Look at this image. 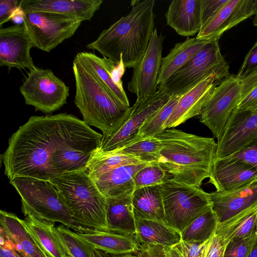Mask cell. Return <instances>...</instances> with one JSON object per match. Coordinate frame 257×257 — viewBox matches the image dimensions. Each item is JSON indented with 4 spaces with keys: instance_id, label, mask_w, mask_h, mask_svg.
Listing matches in <instances>:
<instances>
[{
    "instance_id": "cell-11",
    "label": "cell",
    "mask_w": 257,
    "mask_h": 257,
    "mask_svg": "<svg viewBox=\"0 0 257 257\" xmlns=\"http://www.w3.org/2000/svg\"><path fill=\"white\" fill-rule=\"evenodd\" d=\"M29 71L20 87L27 105L48 114L67 103L69 87L50 69L36 67Z\"/></svg>"
},
{
    "instance_id": "cell-13",
    "label": "cell",
    "mask_w": 257,
    "mask_h": 257,
    "mask_svg": "<svg viewBox=\"0 0 257 257\" xmlns=\"http://www.w3.org/2000/svg\"><path fill=\"white\" fill-rule=\"evenodd\" d=\"M164 36L155 28L147 50L139 64L134 68L127 89L140 100L158 91L157 80L162 59Z\"/></svg>"
},
{
    "instance_id": "cell-14",
    "label": "cell",
    "mask_w": 257,
    "mask_h": 257,
    "mask_svg": "<svg viewBox=\"0 0 257 257\" xmlns=\"http://www.w3.org/2000/svg\"><path fill=\"white\" fill-rule=\"evenodd\" d=\"M256 136L257 107L249 110H233L217 140L215 158L233 154Z\"/></svg>"
},
{
    "instance_id": "cell-42",
    "label": "cell",
    "mask_w": 257,
    "mask_h": 257,
    "mask_svg": "<svg viewBox=\"0 0 257 257\" xmlns=\"http://www.w3.org/2000/svg\"><path fill=\"white\" fill-rule=\"evenodd\" d=\"M206 241L198 242L181 240L173 247L182 257H202Z\"/></svg>"
},
{
    "instance_id": "cell-18",
    "label": "cell",
    "mask_w": 257,
    "mask_h": 257,
    "mask_svg": "<svg viewBox=\"0 0 257 257\" xmlns=\"http://www.w3.org/2000/svg\"><path fill=\"white\" fill-rule=\"evenodd\" d=\"M219 84L216 75L212 74L182 94L164 125L163 130L174 128L200 115L206 103Z\"/></svg>"
},
{
    "instance_id": "cell-29",
    "label": "cell",
    "mask_w": 257,
    "mask_h": 257,
    "mask_svg": "<svg viewBox=\"0 0 257 257\" xmlns=\"http://www.w3.org/2000/svg\"><path fill=\"white\" fill-rule=\"evenodd\" d=\"M21 221L33 238L50 257H68L54 231V222L27 216Z\"/></svg>"
},
{
    "instance_id": "cell-33",
    "label": "cell",
    "mask_w": 257,
    "mask_h": 257,
    "mask_svg": "<svg viewBox=\"0 0 257 257\" xmlns=\"http://www.w3.org/2000/svg\"><path fill=\"white\" fill-rule=\"evenodd\" d=\"M218 221L212 206L195 218L181 233V240L204 242L215 232Z\"/></svg>"
},
{
    "instance_id": "cell-25",
    "label": "cell",
    "mask_w": 257,
    "mask_h": 257,
    "mask_svg": "<svg viewBox=\"0 0 257 257\" xmlns=\"http://www.w3.org/2000/svg\"><path fill=\"white\" fill-rule=\"evenodd\" d=\"M135 236L139 248L160 245L172 247L181 241V233L165 222L135 218Z\"/></svg>"
},
{
    "instance_id": "cell-40",
    "label": "cell",
    "mask_w": 257,
    "mask_h": 257,
    "mask_svg": "<svg viewBox=\"0 0 257 257\" xmlns=\"http://www.w3.org/2000/svg\"><path fill=\"white\" fill-rule=\"evenodd\" d=\"M257 72V40L246 55L236 77L241 80Z\"/></svg>"
},
{
    "instance_id": "cell-12",
    "label": "cell",
    "mask_w": 257,
    "mask_h": 257,
    "mask_svg": "<svg viewBox=\"0 0 257 257\" xmlns=\"http://www.w3.org/2000/svg\"><path fill=\"white\" fill-rule=\"evenodd\" d=\"M242 89L241 81L230 74L215 87L202 110L200 121L217 140L241 99Z\"/></svg>"
},
{
    "instance_id": "cell-16",
    "label": "cell",
    "mask_w": 257,
    "mask_h": 257,
    "mask_svg": "<svg viewBox=\"0 0 257 257\" xmlns=\"http://www.w3.org/2000/svg\"><path fill=\"white\" fill-rule=\"evenodd\" d=\"M256 14L257 0H228L217 15L201 27L195 37L219 40L225 31Z\"/></svg>"
},
{
    "instance_id": "cell-36",
    "label": "cell",
    "mask_w": 257,
    "mask_h": 257,
    "mask_svg": "<svg viewBox=\"0 0 257 257\" xmlns=\"http://www.w3.org/2000/svg\"><path fill=\"white\" fill-rule=\"evenodd\" d=\"M182 95H172L169 101L155 113L141 127L140 138L154 137L163 131V126L171 115Z\"/></svg>"
},
{
    "instance_id": "cell-21",
    "label": "cell",
    "mask_w": 257,
    "mask_h": 257,
    "mask_svg": "<svg viewBox=\"0 0 257 257\" xmlns=\"http://www.w3.org/2000/svg\"><path fill=\"white\" fill-rule=\"evenodd\" d=\"M102 0H21L24 13L50 12L90 21L99 9Z\"/></svg>"
},
{
    "instance_id": "cell-5",
    "label": "cell",
    "mask_w": 257,
    "mask_h": 257,
    "mask_svg": "<svg viewBox=\"0 0 257 257\" xmlns=\"http://www.w3.org/2000/svg\"><path fill=\"white\" fill-rule=\"evenodd\" d=\"M50 181L63 194L76 222L87 228L109 231L106 198L86 170L65 173Z\"/></svg>"
},
{
    "instance_id": "cell-43",
    "label": "cell",
    "mask_w": 257,
    "mask_h": 257,
    "mask_svg": "<svg viewBox=\"0 0 257 257\" xmlns=\"http://www.w3.org/2000/svg\"><path fill=\"white\" fill-rule=\"evenodd\" d=\"M225 246L215 233L205 244L202 257H224Z\"/></svg>"
},
{
    "instance_id": "cell-46",
    "label": "cell",
    "mask_w": 257,
    "mask_h": 257,
    "mask_svg": "<svg viewBox=\"0 0 257 257\" xmlns=\"http://www.w3.org/2000/svg\"><path fill=\"white\" fill-rule=\"evenodd\" d=\"M135 253L139 257H166L164 246L160 245L140 247L138 251Z\"/></svg>"
},
{
    "instance_id": "cell-48",
    "label": "cell",
    "mask_w": 257,
    "mask_h": 257,
    "mask_svg": "<svg viewBox=\"0 0 257 257\" xmlns=\"http://www.w3.org/2000/svg\"><path fill=\"white\" fill-rule=\"evenodd\" d=\"M1 257H23L16 250L0 246Z\"/></svg>"
},
{
    "instance_id": "cell-34",
    "label": "cell",
    "mask_w": 257,
    "mask_h": 257,
    "mask_svg": "<svg viewBox=\"0 0 257 257\" xmlns=\"http://www.w3.org/2000/svg\"><path fill=\"white\" fill-rule=\"evenodd\" d=\"M161 142L155 136L140 138L114 151L134 156L143 162L158 163L161 159Z\"/></svg>"
},
{
    "instance_id": "cell-8",
    "label": "cell",
    "mask_w": 257,
    "mask_h": 257,
    "mask_svg": "<svg viewBox=\"0 0 257 257\" xmlns=\"http://www.w3.org/2000/svg\"><path fill=\"white\" fill-rule=\"evenodd\" d=\"M166 223L180 233L212 206L209 193L200 187L167 178L161 184Z\"/></svg>"
},
{
    "instance_id": "cell-1",
    "label": "cell",
    "mask_w": 257,
    "mask_h": 257,
    "mask_svg": "<svg viewBox=\"0 0 257 257\" xmlns=\"http://www.w3.org/2000/svg\"><path fill=\"white\" fill-rule=\"evenodd\" d=\"M91 130L83 120L67 113L31 116L11 135L1 155L5 175L10 180L56 178L55 164L61 152Z\"/></svg>"
},
{
    "instance_id": "cell-9",
    "label": "cell",
    "mask_w": 257,
    "mask_h": 257,
    "mask_svg": "<svg viewBox=\"0 0 257 257\" xmlns=\"http://www.w3.org/2000/svg\"><path fill=\"white\" fill-rule=\"evenodd\" d=\"M171 96L165 91L158 90L153 95L136 100L119 125L112 132L102 134L96 150L101 152L116 151L142 138L139 136L141 127Z\"/></svg>"
},
{
    "instance_id": "cell-4",
    "label": "cell",
    "mask_w": 257,
    "mask_h": 257,
    "mask_svg": "<svg viewBox=\"0 0 257 257\" xmlns=\"http://www.w3.org/2000/svg\"><path fill=\"white\" fill-rule=\"evenodd\" d=\"M72 69L76 92L74 103L83 121L103 134L115 130L130 108L111 93L76 56Z\"/></svg>"
},
{
    "instance_id": "cell-27",
    "label": "cell",
    "mask_w": 257,
    "mask_h": 257,
    "mask_svg": "<svg viewBox=\"0 0 257 257\" xmlns=\"http://www.w3.org/2000/svg\"><path fill=\"white\" fill-rule=\"evenodd\" d=\"M0 222L14 242L16 250L23 257H50L28 233L21 219L16 214L1 210Z\"/></svg>"
},
{
    "instance_id": "cell-2",
    "label": "cell",
    "mask_w": 257,
    "mask_h": 257,
    "mask_svg": "<svg viewBox=\"0 0 257 257\" xmlns=\"http://www.w3.org/2000/svg\"><path fill=\"white\" fill-rule=\"evenodd\" d=\"M155 0H144L86 46L124 68H134L148 48L154 30Z\"/></svg>"
},
{
    "instance_id": "cell-49",
    "label": "cell",
    "mask_w": 257,
    "mask_h": 257,
    "mask_svg": "<svg viewBox=\"0 0 257 257\" xmlns=\"http://www.w3.org/2000/svg\"><path fill=\"white\" fill-rule=\"evenodd\" d=\"M24 12L19 7L15 11L13 14L11 20L16 25H23Z\"/></svg>"
},
{
    "instance_id": "cell-55",
    "label": "cell",
    "mask_w": 257,
    "mask_h": 257,
    "mask_svg": "<svg viewBox=\"0 0 257 257\" xmlns=\"http://www.w3.org/2000/svg\"><path fill=\"white\" fill-rule=\"evenodd\" d=\"M256 231L257 232V217H256Z\"/></svg>"
},
{
    "instance_id": "cell-6",
    "label": "cell",
    "mask_w": 257,
    "mask_h": 257,
    "mask_svg": "<svg viewBox=\"0 0 257 257\" xmlns=\"http://www.w3.org/2000/svg\"><path fill=\"white\" fill-rule=\"evenodd\" d=\"M10 183L21 197L25 216L59 222L76 232L86 228L75 221L63 194L50 181L19 176L10 180Z\"/></svg>"
},
{
    "instance_id": "cell-41",
    "label": "cell",
    "mask_w": 257,
    "mask_h": 257,
    "mask_svg": "<svg viewBox=\"0 0 257 257\" xmlns=\"http://www.w3.org/2000/svg\"><path fill=\"white\" fill-rule=\"evenodd\" d=\"M227 1L201 0V27L213 18Z\"/></svg>"
},
{
    "instance_id": "cell-53",
    "label": "cell",
    "mask_w": 257,
    "mask_h": 257,
    "mask_svg": "<svg viewBox=\"0 0 257 257\" xmlns=\"http://www.w3.org/2000/svg\"><path fill=\"white\" fill-rule=\"evenodd\" d=\"M119 257H139V256L136 253H130V254L122 255Z\"/></svg>"
},
{
    "instance_id": "cell-54",
    "label": "cell",
    "mask_w": 257,
    "mask_h": 257,
    "mask_svg": "<svg viewBox=\"0 0 257 257\" xmlns=\"http://www.w3.org/2000/svg\"><path fill=\"white\" fill-rule=\"evenodd\" d=\"M253 25L257 27V15L254 16L253 20Z\"/></svg>"
},
{
    "instance_id": "cell-52",
    "label": "cell",
    "mask_w": 257,
    "mask_h": 257,
    "mask_svg": "<svg viewBox=\"0 0 257 257\" xmlns=\"http://www.w3.org/2000/svg\"><path fill=\"white\" fill-rule=\"evenodd\" d=\"M247 257H257V232L255 238Z\"/></svg>"
},
{
    "instance_id": "cell-22",
    "label": "cell",
    "mask_w": 257,
    "mask_h": 257,
    "mask_svg": "<svg viewBox=\"0 0 257 257\" xmlns=\"http://www.w3.org/2000/svg\"><path fill=\"white\" fill-rule=\"evenodd\" d=\"M150 163H151L122 166L90 178L106 198L132 196L136 190L135 176Z\"/></svg>"
},
{
    "instance_id": "cell-20",
    "label": "cell",
    "mask_w": 257,
    "mask_h": 257,
    "mask_svg": "<svg viewBox=\"0 0 257 257\" xmlns=\"http://www.w3.org/2000/svg\"><path fill=\"white\" fill-rule=\"evenodd\" d=\"M76 57L111 93L130 106L121 79L125 68L123 65L116 64L107 58L100 57L91 52H79Z\"/></svg>"
},
{
    "instance_id": "cell-45",
    "label": "cell",
    "mask_w": 257,
    "mask_h": 257,
    "mask_svg": "<svg viewBox=\"0 0 257 257\" xmlns=\"http://www.w3.org/2000/svg\"><path fill=\"white\" fill-rule=\"evenodd\" d=\"M21 1H0V28L3 24L11 20L13 14L19 7Z\"/></svg>"
},
{
    "instance_id": "cell-37",
    "label": "cell",
    "mask_w": 257,
    "mask_h": 257,
    "mask_svg": "<svg viewBox=\"0 0 257 257\" xmlns=\"http://www.w3.org/2000/svg\"><path fill=\"white\" fill-rule=\"evenodd\" d=\"M170 176L158 163H150L135 176L136 189L162 184Z\"/></svg>"
},
{
    "instance_id": "cell-15",
    "label": "cell",
    "mask_w": 257,
    "mask_h": 257,
    "mask_svg": "<svg viewBox=\"0 0 257 257\" xmlns=\"http://www.w3.org/2000/svg\"><path fill=\"white\" fill-rule=\"evenodd\" d=\"M35 46L23 25L0 29V66L18 69L35 68L30 50Z\"/></svg>"
},
{
    "instance_id": "cell-38",
    "label": "cell",
    "mask_w": 257,
    "mask_h": 257,
    "mask_svg": "<svg viewBox=\"0 0 257 257\" xmlns=\"http://www.w3.org/2000/svg\"><path fill=\"white\" fill-rule=\"evenodd\" d=\"M255 238L254 234L230 242L225 247L224 257H247Z\"/></svg>"
},
{
    "instance_id": "cell-56",
    "label": "cell",
    "mask_w": 257,
    "mask_h": 257,
    "mask_svg": "<svg viewBox=\"0 0 257 257\" xmlns=\"http://www.w3.org/2000/svg\"><path fill=\"white\" fill-rule=\"evenodd\" d=\"M68 255V257H73V256H71L70 255Z\"/></svg>"
},
{
    "instance_id": "cell-24",
    "label": "cell",
    "mask_w": 257,
    "mask_h": 257,
    "mask_svg": "<svg viewBox=\"0 0 257 257\" xmlns=\"http://www.w3.org/2000/svg\"><path fill=\"white\" fill-rule=\"evenodd\" d=\"M93 249H98L114 255L135 253L139 249L135 235L105 231L86 227L76 232Z\"/></svg>"
},
{
    "instance_id": "cell-32",
    "label": "cell",
    "mask_w": 257,
    "mask_h": 257,
    "mask_svg": "<svg viewBox=\"0 0 257 257\" xmlns=\"http://www.w3.org/2000/svg\"><path fill=\"white\" fill-rule=\"evenodd\" d=\"M141 163L144 162L133 156L115 151L101 152L96 150L88 162L86 171L89 176L92 177L122 166Z\"/></svg>"
},
{
    "instance_id": "cell-44",
    "label": "cell",
    "mask_w": 257,
    "mask_h": 257,
    "mask_svg": "<svg viewBox=\"0 0 257 257\" xmlns=\"http://www.w3.org/2000/svg\"><path fill=\"white\" fill-rule=\"evenodd\" d=\"M257 107V82L239 101L233 110L244 111Z\"/></svg>"
},
{
    "instance_id": "cell-23",
    "label": "cell",
    "mask_w": 257,
    "mask_h": 257,
    "mask_svg": "<svg viewBox=\"0 0 257 257\" xmlns=\"http://www.w3.org/2000/svg\"><path fill=\"white\" fill-rule=\"evenodd\" d=\"M167 25L182 36H194L201 24V0H173L165 13Z\"/></svg>"
},
{
    "instance_id": "cell-47",
    "label": "cell",
    "mask_w": 257,
    "mask_h": 257,
    "mask_svg": "<svg viewBox=\"0 0 257 257\" xmlns=\"http://www.w3.org/2000/svg\"><path fill=\"white\" fill-rule=\"evenodd\" d=\"M0 246L16 250L15 245L4 228H0Z\"/></svg>"
},
{
    "instance_id": "cell-50",
    "label": "cell",
    "mask_w": 257,
    "mask_h": 257,
    "mask_svg": "<svg viewBox=\"0 0 257 257\" xmlns=\"http://www.w3.org/2000/svg\"><path fill=\"white\" fill-rule=\"evenodd\" d=\"M164 251L166 257H182L173 246H164Z\"/></svg>"
},
{
    "instance_id": "cell-10",
    "label": "cell",
    "mask_w": 257,
    "mask_h": 257,
    "mask_svg": "<svg viewBox=\"0 0 257 257\" xmlns=\"http://www.w3.org/2000/svg\"><path fill=\"white\" fill-rule=\"evenodd\" d=\"M83 21L50 12L24 14L23 26L35 47L50 52L75 33Z\"/></svg>"
},
{
    "instance_id": "cell-28",
    "label": "cell",
    "mask_w": 257,
    "mask_h": 257,
    "mask_svg": "<svg viewBox=\"0 0 257 257\" xmlns=\"http://www.w3.org/2000/svg\"><path fill=\"white\" fill-rule=\"evenodd\" d=\"M132 202L135 218L165 222L161 184L136 189Z\"/></svg>"
},
{
    "instance_id": "cell-31",
    "label": "cell",
    "mask_w": 257,
    "mask_h": 257,
    "mask_svg": "<svg viewBox=\"0 0 257 257\" xmlns=\"http://www.w3.org/2000/svg\"><path fill=\"white\" fill-rule=\"evenodd\" d=\"M132 198V196L106 198L109 231L135 235L136 222Z\"/></svg>"
},
{
    "instance_id": "cell-35",
    "label": "cell",
    "mask_w": 257,
    "mask_h": 257,
    "mask_svg": "<svg viewBox=\"0 0 257 257\" xmlns=\"http://www.w3.org/2000/svg\"><path fill=\"white\" fill-rule=\"evenodd\" d=\"M54 231L67 255L93 257V248L76 232L63 224L55 226Z\"/></svg>"
},
{
    "instance_id": "cell-17",
    "label": "cell",
    "mask_w": 257,
    "mask_h": 257,
    "mask_svg": "<svg viewBox=\"0 0 257 257\" xmlns=\"http://www.w3.org/2000/svg\"><path fill=\"white\" fill-rule=\"evenodd\" d=\"M257 181V170L250 165L229 156L215 158L209 182L218 192H228Z\"/></svg>"
},
{
    "instance_id": "cell-3",
    "label": "cell",
    "mask_w": 257,
    "mask_h": 257,
    "mask_svg": "<svg viewBox=\"0 0 257 257\" xmlns=\"http://www.w3.org/2000/svg\"><path fill=\"white\" fill-rule=\"evenodd\" d=\"M162 144L158 164L173 180L200 187L209 177L215 158L217 143L203 137L171 128L156 136Z\"/></svg>"
},
{
    "instance_id": "cell-19",
    "label": "cell",
    "mask_w": 257,
    "mask_h": 257,
    "mask_svg": "<svg viewBox=\"0 0 257 257\" xmlns=\"http://www.w3.org/2000/svg\"><path fill=\"white\" fill-rule=\"evenodd\" d=\"M212 208L218 223L257 206V181L228 192L214 191L209 193Z\"/></svg>"
},
{
    "instance_id": "cell-39",
    "label": "cell",
    "mask_w": 257,
    "mask_h": 257,
    "mask_svg": "<svg viewBox=\"0 0 257 257\" xmlns=\"http://www.w3.org/2000/svg\"><path fill=\"white\" fill-rule=\"evenodd\" d=\"M229 157L242 161L257 170V136L240 150Z\"/></svg>"
},
{
    "instance_id": "cell-26",
    "label": "cell",
    "mask_w": 257,
    "mask_h": 257,
    "mask_svg": "<svg viewBox=\"0 0 257 257\" xmlns=\"http://www.w3.org/2000/svg\"><path fill=\"white\" fill-rule=\"evenodd\" d=\"M209 41L194 37L176 43L169 54L162 58L157 80L158 85L164 83L174 73L194 58Z\"/></svg>"
},
{
    "instance_id": "cell-51",
    "label": "cell",
    "mask_w": 257,
    "mask_h": 257,
    "mask_svg": "<svg viewBox=\"0 0 257 257\" xmlns=\"http://www.w3.org/2000/svg\"><path fill=\"white\" fill-rule=\"evenodd\" d=\"M93 257H119L120 255L110 254L98 249H93Z\"/></svg>"
},
{
    "instance_id": "cell-7",
    "label": "cell",
    "mask_w": 257,
    "mask_h": 257,
    "mask_svg": "<svg viewBox=\"0 0 257 257\" xmlns=\"http://www.w3.org/2000/svg\"><path fill=\"white\" fill-rule=\"evenodd\" d=\"M229 66L222 55L218 40L209 41L199 52L174 73L164 83L158 86L172 95H182L212 74L219 84L230 74Z\"/></svg>"
},
{
    "instance_id": "cell-30",
    "label": "cell",
    "mask_w": 257,
    "mask_h": 257,
    "mask_svg": "<svg viewBox=\"0 0 257 257\" xmlns=\"http://www.w3.org/2000/svg\"><path fill=\"white\" fill-rule=\"evenodd\" d=\"M257 206L246 210L221 223H218L215 234L226 246L231 241L255 234Z\"/></svg>"
}]
</instances>
